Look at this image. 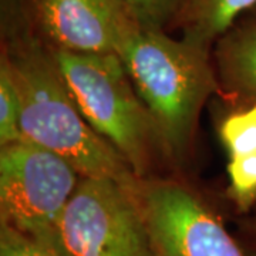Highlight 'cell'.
<instances>
[{
    "instance_id": "cell-1",
    "label": "cell",
    "mask_w": 256,
    "mask_h": 256,
    "mask_svg": "<svg viewBox=\"0 0 256 256\" xmlns=\"http://www.w3.org/2000/svg\"><path fill=\"white\" fill-rule=\"evenodd\" d=\"M20 98L23 140L63 156L82 176L107 178L138 196L136 174L86 121L50 47L26 34H2V54Z\"/></svg>"
},
{
    "instance_id": "cell-2",
    "label": "cell",
    "mask_w": 256,
    "mask_h": 256,
    "mask_svg": "<svg viewBox=\"0 0 256 256\" xmlns=\"http://www.w3.org/2000/svg\"><path fill=\"white\" fill-rule=\"evenodd\" d=\"M117 54L156 122L168 161L182 164L204 106L222 92L212 52L165 30L137 28L122 40Z\"/></svg>"
},
{
    "instance_id": "cell-3",
    "label": "cell",
    "mask_w": 256,
    "mask_h": 256,
    "mask_svg": "<svg viewBox=\"0 0 256 256\" xmlns=\"http://www.w3.org/2000/svg\"><path fill=\"white\" fill-rule=\"evenodd\" d=\"M57 68L90 127L110 144L138 180L168 161L156 122L117 53L54 50Z\"/></svg>"
},
{
    "instance_id": "cell-4",
    "label": "cell",
    "mask_w": 256,
    "mask_h": 256,
    "mask_svg": "<svg viewBox=\"0 0 256 256\" xmlns=\"http://www.w3.org/2000/svg\"><path fill=\"white\" fill-rule=\"evenodd\" d=\"M63 256H154L137 198L107 178L82 176L52 230Z\"/></svg>"
},
{
    "instance_id": "cell-5",
    "label": "cell",
    "mask_w": 256,
    "mask_h": 256,
    "mask_svg": "<svg viewBox=\"0 0 256 256\" xmlns=\"http://www.w3.org/2000/svg\"><path fill=\"white\" fill-rule=\"evenodd\" d=\"M137 28L120 0H2V34H26L54 50L117 53Z\"/></svg>"
},
{
    "instance_id": "cell-6",
    "label": "cell",
    "mask_w": 256,
    "mask_h": 256,
    "mask_svg": "<svg viewBox=\"0 0 256 256\" xmlns=\"http://www.w3.org/2000/svg\"><path fill=\"white\" fill-rule=\"evenodd\" d=\"M137 202L154 256H248L220 212L188 184L141 180Z\"/></svg>"
},
{
    "instance_id": "cell-7",
    "label": "cell",
    "mask_w": 256,
    "mask_h": 256,
    "mask_svg": "<svg viewBox=\"0 0 256 256\" xmlns=\"http://www.w3.org/2000/svg\"><path fill=\"white\" fill-rule=\"evenodd\" d=\"M82 178L63 156L32 141L0 146V225L46 235Z\"/></svg>"
},
{
    "instance_id": "cell-8",
    "label": "cell",
    "mask_w": 256,
    "mask_h": 256,
    "mask_svg": "<svg viewBox=\"0 0 256 256\" xmlns=\"http://www.w3.org/2000/svg\"><path fill=\"white\" fill-rule=\"evenodd\" d=\"M212 57L220 90L256 102V8L220 37Z\"/></svg>"
},
{
    "instance_id": "cell-9",
    "label": "cell",
    "mask_w": 256,
    "mask_h": 256,
    "mask_svg": "<svg viewBox=\"0 0 256 256\" xmlns=\"http://www.w3.org/2000/svg\"><path fill=\"white\" fill-rule=\"evenodd\" d=\"M254 8L256 0H178L170 30H178L182 40L212 52L220 37Z\"/></svg>"
},
{
    "instance_id": "cell-10",
    "label": "cell",
    "mask_w": 256,
    "mask_h": 256,
    "mask_svg": "<svg viewBox=\"0 0 256 256\" xmlns=\"http://www.w3.org/2000/svg\"><path fill=\"white\" fill-rule=\"evenodd\" d=\"M220 137L229 158L255 152L256 102L224 117L220 126Z\"/></svg>"
},
{
    "instance_id": "cell-11",
    "label": "cell",
    "mask_w": 256,
    "mask_h": 256,
    "mask_svg": "<svg viewBox=\"0 0 256 256\" xmlns=\"http://www.w3.org/2000/svg\"><path fill=\"white\" fill-rule=\"evenodd\" d=\"M23 140L20 128V98L8 63L0 57V146Z\"/></svg>"
},
{
    "instance_id": "cell-12",
    "label": "cell",
    "mask_w": 256,
    "mask_h": 256,
    "mask_svg": "<svg viewBox=\"0 0 256 256\" xmlns=\"http://www.w3.org/2000/svg\"><path fill=\"white\" fill-rule=\"evenodd\" d=\"M229 195L240 212L249 210L256 202V151L229 160Z\"/></svg>"
},
{
    "instance_id": "cell-13",
    "label": "cell",
    "mask_w": 256,
    "mask_h": 256,
    "mask_svg": "<svg viewBox=\"0 0 256 256\" xmlns=\"http://www.w3.org/2000/svg\"><path fill=\"white\" fill-rule=\"evenodd\" d=\"M144 28L168 32L178 0H120Z\"/></svg>"
},
{
    "instance_id": "cell-14",
    "label": "cell",
    "mask_w": 256,
    "mask_h": 256,
    "mask_svg": "<svg viewBox=\"0 0 256 256\" xmlns=\"http://www.w3.org/2000/svg\"><path fill=\"white\" fill-rule=\"evenodd\" d=\"M0 256H63L50 242L0 225Z\"/></svg>"
},
{
    "instance_id": "cell-15",
    "label": "cell",
    "mask_w": 256,
    "mask_h": 256,
    "mask_svg": "<svg viewBox=\"0 0 256 256\" xmlns=\"http://www.w3.org/2000/svg\"><path fill=\"white\" fill-rule=\"evenodd\" d=\"M239 242L248 256H256V220L245 222L240 226Z\"/></svg>"
}]
</instances>
